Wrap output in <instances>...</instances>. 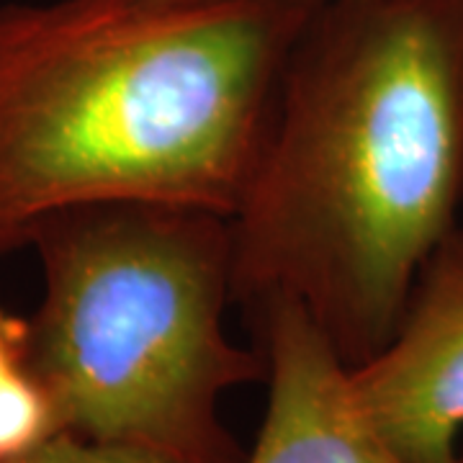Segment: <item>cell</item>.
Masks as SVG:
<instances>
[{
	"label": "cell",
	"instance_id": "6da1fadb",
	"mask_svg": "<svg viewBox=\"0 0 463 463\" xmlns=\"http://www.w3.org/2000/svg\"><path fill=\"white\" fill-rule=\"evenodd\" d=\"M461 203L463 0H322L230 216L234 301H294L355 368Z\"/></svg>",
	"mask_w": 463,
	"mask_h": 463
},
{
	"label": "cell",
	"instance_id": "7a4b0ae2",
	"mask_svg": "<svg viewBox=\"0 0 463 463\" xmlns=\"http://www.w3.org/2000/svg\"><path fill=\"white\" fill-rule=\"evenodd\" d=\"M322 0L0 5V255L50 216L173 203L232 216Z\"/></svg>",
	"mask_w": 463,
	"mask_h": 463
},
{
	"label": "cell",
	"instance_id": "3957f363",
	"mask_svg": "<svg viewBox=\"0 0 463 463\" xmlns=\"http://www.w3.org/2000/svg\"><path fill=\"white\" fill-rule=\"evenodd\" d=\"M29 248L44 301L29 364L65 430L178 463H242L222 397L265 376L234 345L230 216L173 203H96L44 219Z\"/></svg>",
	"mask_w": 463,
	"mask_h": 463
},
{
	"label": "cell",
	"instance_id": "277c9868",
	"mask_svg": "<svg viewBox=\"0 0 463 463\" xmlns=\"http://www.w3.org/2000/svg\"><path fill=\"white\" fill-rule=\"evenodd\" d=\"M364 422L404 463H461L463 230L420 270L392 340L347 368Z\"/></svg>",
	"mask_w": 463,
	"mask_h": 463
},
{
	"label": "cell",
	"instance_id": "5b68a950",
	"mask_svg": "<svg viewBox=\"0 0 463 463\" xmlns=\"http://www.w3.org/2000/svg\"><path fill=\"white\" fill-rule=\"evenodd\" d=\"M250 315L270 389L242 463H404L353 407L347 365L298 304L276 298Z\"/></svg>",
	"mask_w": 463,
	"mask_h": 463
},
{
	"label": "cell",
	"instance_id": "8992f818",
	"mask_svg": "<svg viewBox=\"0 0 463 463\" xmlns=\"http://www.w3.org/2000/svg\"><path fill=\"white\" fill-rule=\"evenodd\" d=\"M0 463H178L157 453L137 450V448L106 446L78 438L72 432H60L47 443L33 450L0 458Z\"/></svg>",
	"mask_w": 463,
	"mask_h": 463
},
{
	"label": "cell",
	"instance_id": "52a82bcc",
	"mask_svg": "<svg viewBox=\"0 0 463 463\" xmlns=\"http://www.w3.org/2000/svg\"><path fill=\"white\" fill-rule=\"evenodd\" d=\"M29 371V319L0 309V392Z\"/></svg>",
	"mask_w": 463,
	"mask_h": 463
}]
</instances>
